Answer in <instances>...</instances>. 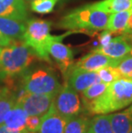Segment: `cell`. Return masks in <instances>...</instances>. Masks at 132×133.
Masks as SVG:
<instances>
[{
  "label": "cell",
  "instance_id": "obj_5",
  "mask_svg": "<svg viewBox=\"0 0 132 133\" xmlns=\"http://www.w3.org/2000/svg\"><path fill=\"white\" fill-rule=\"evenodd\" d=\"M52 28V22L33 18L27 22L22 41L27 46L35 53L36 57L46 62H51L50 55L47 50L50 37V31Z\"/></svg>",
  "mask_w": 132,
  "mask_h": 133
},
{
  "label": "cell",
  "instance_id": "obj_2",
  "mask_svg": "<svg viewBox=\"0 0 132 133\" xmlns=\"http://www.w3.org/2000/svg\"><path fill=\"white\" fill-rule=\"evenodd\" d=\"M110 14L95 10L90 4L70 11L58 23V28L70 31H97L106 29Z\"/></svg>",
  "mask_w": 132,
  "mask_h": 133
},
{
  "label": "cell",
  "instance_id": "obj_16",
  "mask_svg": "<svg viewBox=\"0 0 132 133\" xmlns=\"http://www.w3.org/2000/svg\"><path fill=\"white\" fill-rule=\"evenodd\" d=\"M27 114L20 104L16 103L8 112L4 118V124L8 128L15 131H22L26 128Z\"/></svg>",
  "mask_w": 132,
  "mask_h": 133
},
{
  "label": "cell",
  "instance_id": "obj_32",
  "mask_svg": "<svg viewBox=\"0 0 132 133\" xmlns=\"http://www.w3.org/2000/svg\"><path fill=\"white\" fill-rule=\"evenodd\" d=\"M87 133H92V132H91L90 131H89V129H88V131H87Z\"/></svg>",
  "mask_w": 132,
  "mask_h": 133
},
{
  "label": "cell",
  "instance_id": "obj_8",
  "mask_svg": "<svg viewBox=\"0 0 132 133\" xmlns=\"http://www.w3.org/2000/svg\"><path fill=\"white\" fill-rule=\"evenodd\" d=\"M54 97L52 95L27 93L22 89V93L17 96L16 103L21 105L27 116L42 117L49 110Z\"/></svg>",
  "mask_w": 132,
  "mask_h": 133
},
{
  "label": "cell",
  "instance_id": "obj_21",
  "mask_svg": "<svg viewBox=\"0 0 132 133\" xmlns=\"http://www.w3.org/2000/svg\"><path fill=\"white\" fill-rule=\"evenodd\" d=\"M89 131L92 133H113L110 114H98L90 119Z\"/></svg>",
  "mask_w": 132,
  "mask_h": 133
},
{
  "label": "cell",
  "instance_id": "obj_4",
  "mask_svg": "<svg viewBox=\"0 0 132 133\" xmlns=\"http://www.w3.org/2000/svg\"><path fill=\"white\" fill-rule=\"evenodd\" d=\"M61 88L58 76L50 68L27 70L22 74V89L27 93L56 95Z\"/></svg>",
  "mask_w": 132,
  "mask_h": 133
},
{
  "label": "cell",
  "instance_id": "obj_28",
  "mask_svg": "<svg viewBox=\"0 0 132 133\" xmlns=\"http://www.w3.org/2000/svg\"><path fill=\"white\" fill-rule=\"evenodd\" d=\"M14 42V39L4 35L0 32V47H5L11 45Z\"/></svg>",
  "mask_w": 132,
  "mask_h": 133
},
{
  "label": "cell",
  "instance_id": "obj_18",
  "mask_svg": "<svg viewBox=\"0 0 132 133\" xmlns=\"http://www.w3.org/2000/svg\"><path fill=\"white\" fill-rule=\"evenodd\" d=\"M130 10H131L111 14L109 16L106 30H108L112 33L123 34V31H124L126 25H127Z\"/></svg>",
  "mask_w": 132,
  "mask_h": 133
},
{
  "label": "cell",
  "instance_id": "obj_3",
  "mask_svg": "<svg viewBox=\"0 0 132 133\" xmlns=\"http://www.w3.org/2000/svg\"><path fill=\"white\" fill-rule=\"evenodd\" d=\"M35 58L33 51L24 42L14 41L0 49V73L5 76L24 74Z\"/></svg>",
  "mask_w": 132,
  "mask_h": 133
},
{
  "label": "cell",
  "instance_id": "obj_20",
  "mask_svg": "<svg viewBox=\"0 0 132 133\" xmlns=\"http://www.w3.org/2000/svg\"><path fill=\"white\" fill-rule=\"evenodd\" d=\"M90 119L85 116H75L66 121L64 133H87Z\"/></svg>",
  "mask_w": 132,
  "mask_h": 133
},
{
  "label": "cell",
  "instance_id": "obj_6",
  "mask_svg": "<svg viewBox=\"0 0 132 133\" xmlns=\"http://www.w3.org/2000/svg\"><path fill=\"white\" fill-rule=\"evenodd\" d=\"M52 104L56 111L67 120L80 115L83 110L77 92L67 83L62 86L55 95Z\"/></svg>",
  "mask_w": 132,
  "mask_h": 133
},
{
  "label": "cell",
  "instance_id": "obj_25",
  "mask_svg": "<svg viewBox=\"0 0 132 133\" xmlns=\"http://www.w3.org/2000/svg\"><path fill=\"white\" fill-rule=\"evenodd\" d=\"M116 68L122 78L132 80V54H129L120 59Z\"/></svg>",
  "mask_w": 132,
  "mask_h": 133
},
{
  "label": "cell",
  "instance_id": "obj_13",
  "mask_svg": "<svg viewBox=\"0 0 132 133\" xmlns=\"http://www.w3.org/2000/svg\"><path fill=\"white\" fill-rule=\"evenodd\" d=\"M0 16L27 22V10L24 0H0Z\"/></svg>",
  "mask_w": 132,
  "mask_h": 133
},
{
  "label": "cell",
  "instance_id": "obj_19",
  "mask_svg": "<svg viewBox=\"0 0 132 133\" xmlns=\"http://www.w3.org/2000/svg\"><path fill=\"white\" fill-rule=\"evenodd\" d=\"M16 99L17 96L6 88L0 89V125L4 124L7 114L16 105Z\"/></svg>",
  "mask_w": 132,
  "mask_h": 133
},
{
  "label": "cell",
  "instance_id": "obj_22",
  "mask_svg": "<svg viewBox=\"0 0 132 133\" xmlns=\"http://www.w3.org/2000/svg\"><path fill=\"white\" fill-rule=\"evenodd\" d=\"M107 86L108 84L103 83V82H99V83L93 84V85L81 92V98H82V102L84 106L90 103L91 101H94L98 97H100L105 92Z\"/></svg>",
  "mask_w": 132,
  "mask_h": 133
},
{
  "label": "cell",
  "instance_id": "obj_10",
  "mask_svg": "<svg viewBox=\"0 0 132 133\" xmlns=\"http://www.w3.org/2000/svg\"><path fill=\"white\" fill-rule=\"evenodd\" d=\"M99 82L101 81L97 71H90L72 66L68 73V81L66 83L77 92L81 93Z\"/></svg>",
  "mask_w": 132,
  "mask_h": 133
},
{
  "label": "cell",
  "instance_id": "obj_17",
  "mask_svg": "<svg viewBox=\"0 0 132 133\" xmlns=\"http://www.w3.org/2000/svg\"><path fill=\"white\" fill-rule=\"evenodd\" d=\"M90 5L95 10L112 14L132 10V0H101Z\"/></svg>",
  "mask_w": 132,
  "mask_h": 133
},
{
  "label": "cell",
  "instance_id": "obj_31",
  "mask_svg": "<svg viewBox=\"0 0 132 133\" xmlns=\"http://www.w3.org/2000/svg\"><path fill=\"white\" fill-rule=\"evenodd\" d=\"M27 133H38V132H36V131H29V132H27Z\"/></svg>",
  "mask_w": 132,
  "mask_h": 133
},
{
  "label": "cell",
  "instance_id": "obj_23",
  "mask_svg": "<svg viewBox=\"0 0 132 133\" xmlns=\"http://www.w3.org/2000/svg\"><path fill=\"white\" fill-rule=\"evenodd\" d=\"M58 0H33L31 2L30 8L39 14H49L54 10Z\"/></svg>",
  "mask_w": 132,
  "mask_h": 133
},
{
  "label": "cell",
  "instance_id": "obj_12",
  "mask_svg": "<svg viewBox=\"0 0 132 133\" xmlns=\"http://www.w3.org/2000/svg\"><path fill=\"white\" fill-rule=\"evenodd\" d=\"M67 119L56 111L53 104L41 117L38 133H64Z\"/></svg>",
  "mask_w": 132,
  "mask_h": 133
},
{
  "label": "cell",
  "instance_id": "obj_7",
  "mask_svg": "<svg viewBox=\"0 0 132 133\" xmlns=\"http://www.w3.org/2000/svg\"><path fill=\"white\" fill-rule=\"evenodd\" d=\"M71 33H73V31H70L63 35H51L47 45L49 55L53 58L64 76H67L74 64V55L72 50L68 46L62 43V41Z\"/></svg>",
  "mask_w": 132,
  "mask_h": 133
},
{
  "label": "cell",
  "instance_id": "obj_14",
  "mask_svg": "<svg viewBox=\"0 0 132 133\" xmlns=\"http://www.w3.org/2000/svg\"><path fill=\"white\" fill-rule=\"evenodd\" d=\"M26 30V22L0 16V32L13 39H22Z\"/></svg>",
  "mask_w": 132,
  "mask_h": 133
},
{
  "label": "cell",
  "instance_id": "obj_27",
  "mask_svg": "<svg viewBox=\"0 0 132 133\" xmlns=\"http://www.w3.org/2000/svg\"><path fill=\"white\" fill-rule=\"evenodd\" d=\"M112 32H110L108 30H106L105 32H103L101 35H100V45L98 46H103L106 45L107 43L111 41V39H112Z\"/></svg>",
  "mask_w": 132,
  "mask_h": 133
},
{
  "label": "cell",
  "instance_id": "obj_34",
  "mask_svg": "<svg viewBox=\"0 0 132 133\" xmlns=\"http://www.w3.org/2000/svg\"><path fill=\"white\" fill-rule=\"evenodd\" d=\"M27 1H30V2H32V1H33V0H27Z\"/></svg>",
  "mask_w": 132,
  "mask_h": 133
},
{
  "label": "cell",
  "instance_id": "obj_35",
  "mask_svg": "<svg viewBox=\"0 0 132 133\" xmlns=\"http://www.w3.org/2000/svg\"><path fill=\"white\" fill-rule=\"evenodd\" d=\"M130 54H132V49H131V52H130Z\"/></svg>",
  "mask_w": 132,
  "mask_h": 133
},
{
  "label": "cell",
  "instance_id": "obj_1",
  "mask_svg": "<svg viewBox=\"0 0 132 133\" xmlns=\"http://www.w3.org/2000/svg\"><path fill=\"white\" fill-rule=\"evenodd\" d=\"M132 103V80L119 78L108 84L105 92L94 101L85 105L90 115L108 114L119 111Z\"/></svg>",
  "mask_w": 132,
  "mask_h": 133
},
{
  "label": "cell",
  "instance_id": "obj_24",
  "mask_svg": "<svg viewBox=\"0 0 132 133\" xmlns=\"http://www.w3.org/2000/svg\"><path fill=\"white\" fill-rule=\"evenodd\" d=\"M97 73L100 76V81L106 84H110L112 82L116 81L119 78H122L117 69L113 66L104 67L102 69L97 70Z\"/></svg>",
  "mask_w": 132,
  "mask_h": 133
},
{
  "label": "cell",
  "instance_id": "obj_30",
  "mask_svg": "<svg viewBox=\"0 0 132 133\" xmlns=\"http://www.w3.org/2000/svg\"><path fill=\"white\" fill-rule=\"evenodd\" d=\"M123 34L132 35V10H130V16H129L127 25H126L125 29H124V31H123Z\"/></svg>",
  "mask_w": 132,
  "mask_h": 133
},
{
  "label": "cell",
  "instance_id": "obj_36",
  "mask_svg": "<svg viewBox=\"0 0 132 133\" xmlns=\"http://www.w3.org/2000/svg\"><path fill=\"white\" fill-rule=\"evenodd\" d=\"M1 48H2V47H0V49H1Z\"/></svg>",
  "mask_w": 132,
  "mask_h": 133
},
{
  "label": "cell",
  "instance_id": "obj_11",
  "mask_svg": "<svg viewBox=\"0 0 132 133\" xmlns=\"http://www.w3.org/2000/svg\"><path fill=\"white\" fill-rule=\"evenodd\" d=\"M119 60L120 59L112 58L103 53L91 52L79 59L75 64H73V67L90 70V71H97L104 67H116Z\"/></svg>",
  "mask_w": 132,
  "mask_h": 133
},
{
  "label": "cell",
  "instance_id": "obj_29",
  "mask_svg": "<svg viewBox=\"0 0 132 133\" xmlns=\"http://www.w3.org/2000/svg\"><path fill=\"white\" fill-rule=\"evenodd\" d=\"M29 132L27 129L22 130V131H15V130H11L5 125L4 124H2L0 125V133H27Z\"/></svg>",
  "mask_w": 132,
  "mask_h": 133
},
{
  "label": "cell",
  "instance_id": "obj_9",
  "mask_svg": "<svg viewBox=\"0 0 132 133\" xmlns=\"http://www.w3.org/2000/svg\"><path fill=\"white\" fill-rule=\"evenodd\" d=\"M131 37L126 34L112 38L111 41L103 46H97L92 52L103 53L115 59H121L129 55L131 52L132 45L130 43Z\"/></svg>",
  "mask_w": 132,
  "mask_h": 133
},
{
  "label": "cell",
  "instance_id": "obj_33",
  "mask_svg": "<svg viewBox=\"0 0 132 133\" xmlns=\"http://www.w3.org/2000/svg\"><path fill=\"white\" fill-rule=\"evenodd\" d=\"M128 133H132V130H130V131H129Z\"/></svg>",
  "mask_w": 132,
  "mask_h": 133
},
{
  "label": "cell",
  "instance_id": "obj_15",
  "mask_svg": "<svg viewBox=\"0 0 132 133\" xmlns=\"http://www.w3.org/2000/svg\"><path fill=\"white\" fill-rule=\"evenodd\" d=\"M113 133H128L132 130V103L122 112L110 114Z\"/></svg>",
  "mask_w": 132,
  "mask_h": 133
},
{
  "label": "cell",
  "instance_id": "obj_26",
  "mask_svg": "<svg viewBox=\"0 0 132 133\" xmlns=\"http://www.w3.org/2000/svg\"><path fill=\"white\" fill-rule=\"evenodd\" d=\"M41 117L40 116H27L26 121V128L29 131H37L40 126Z\"/></svg>",
  "mask_w": 132,
  "mask_h": 133
}]
</instances>
